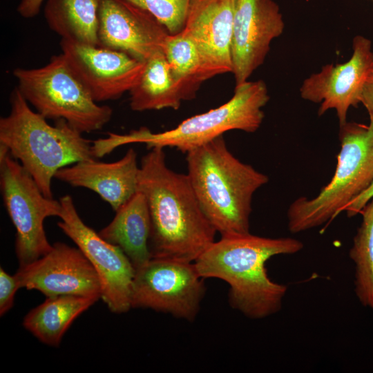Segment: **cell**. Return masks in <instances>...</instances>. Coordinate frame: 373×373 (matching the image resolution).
<instances>
[{"label":"cell","mask_w":373,"mask_h":373,"mask_svg":"<svg viewBox=\"0 0 373 373\" xmlns=\"http://www.w3.org/2000/svg\"><path fill=\"white\" fill-rule=\"evenodd\" d=\"M99 3L100 0H47L44 17L61 39L99 46Z\"/></svg>","instance_id":"21"},{"label":"cell","mask_w":373,"mask_h":373,"mask_svg":"<svg viewBox=\"0 0 373 373\" xmlns=\"http://www.w3.org/2000/svg\"><path fill=\"white\" fill-rule=\"evenodd\" d=\"M61 211L57 225L82 251L95 269L101 285V298L114 313L131 309V297L135 269L116 245L103 239L79 216L70 195L59 199Z\"/></svg>","instance_id":"10"},{"label":"cell","mask_w":373,"mask_h":373,"mask_svg":"<svg viewBox=\"0 0 373 373\" xmlns=\"http://www.w3.org/2000/svg\"><path fill=\"white\" fill-rule=\"evenodd\" d=\"M373 197V182L359 195L350 202L344 209L348 217H353L360 213L363 207Z\"/></svg>","instance_id":"26"},{"label":"cell","mask_w":373,"mask_h":373,"mask_svg":"<svg viewBox=\"0 0 373 373\" xmlns=\"http://www.w3.org/2000/svg\"><path fill=\"white\" fill-rule=\"evenodd\" d=\"M231 58L236 86L249 81L285 28L278 5L273 0H231Z\"/></svg>","instance_id":"14"},{"label":"cell","mask_w":373,"mask_h":373,"mask_svg":"<svg viewBox=\"0 0 373 373\" xmlns=\"http://www.w3.org/2000/svg\"><path fill=\"white\" fill-rule=\"evenodd\" d=\"M163 50L171 74L181 86L186 100L192 99L202 84L201 60L195 45L182 31L166 37Z\"/></svg>","instance_id":"23"},{"label":"cell","mask_w":373,"mask_h":373,"mask_svg":"<svg viewBox=\"0 0 373 373\" xmlns=\"http://www.w3.org/2000/svg\"><path fill=\"white\" fill-rule=\"evenodd\" d=\"M10 103L9 115L0 119V147L20 162L45 196L53 198L52 180L57 171L95 159L93 142L64 119L49 124L30 108L17 87L10 94Z\"/></svg>","instance_id":"4"},{"label":"cell","mask_w":373,"mask_h":373,"mask_svg":"<svg viewBox=\"0 0 373 373\" xmlns=\"http://www.w3.org/2000/svg\"><path fill=\"white\" fill-rule=\"evenodd\" d=\"M0 185L5 207L16 229L15 248L19 267L26 266L51 249L44 222L48 217L59 218L61 204L45 196L32 175L3 147Z\"/></svg>","instance_id":"8"},{"label":"cell","mask_w":373,"mask_h":373,"mask_svg":"<svg viewBox=\"0 0 373 373\" xmlns=\"http://www.w3.org/2000/svg\"><path fill=\"white\" fill-rule=\"evenodd\" d=\"M269 100L264 81H247L235 87L233 95L226 103L189 117L174 128L153 133L142 127L125 135L110 133L103 144L108 152L121 145L144 143L149 149L171 147L186 153L229 131L256 132L264 119L262 108Z\"/></svg>","instance_id":"5"},{"label":"cell","mask_w":373,"mask_h":373,"mask_svg":"<svg viewBox=\"0 0 373 373\" xmlns=\"http://www.w3.org/2000/svg\"><path fill=\"white\" fill-rule=\"evenodd\" d=\"M44 0H21L17 7L19 14L24 18L37 15Z\"/></svg>","instance_id":"28"},{"label":"cell","mask_w":373,"mask_h":373,"mask_svg":"<svg viewBox=\"0 0 373 373\" xmlns=\"http://www.w3.org/2000/svg\"><path fill=\"white\" fill-rule=\"evenodd\" d=\"M62 54L93 99L119 98L140 81L146 61L117 50L61 39Z\"/></svg>","instance_id":"12"},{"label":"cell","mask_w":373,"mask_h":373,"mask_svg":"<svg viewBox=\"0 0 373 373\" xmlns=\"http://www.w3.org/2000/svg\"><path fill=\"white\" fill-rule=\"evenodd\" d=\"M19 282L15 275L11 276L1 267L0 269V315L3 316L14 305L15 296L19 289Z\"/></svg>","instance_id":"25"},{"label":"cell","mask_w":373,"mask_h":373,"mask_svg":"<svg viewBox=\"0 0 373 373\" xmlns=\"http://www.w3.org/2000/svg\"><path fill=\"white\" fill-rule=\"evenodd\" d=\"M341 149L334 174L312 198L300 197L289 205L288 229L297 233L334 219L373 182V119L365 125L340 126Z\"/></svg>","instance_id":"6"},{"label":"cell","mask_w":373,"mask_h":373,"mask_svg":"<svg viewBox=\"0 0 373 373\" xmlns=\"http://www.w3.org/2000/svg\"><path fill=\"white\" fill-rule=\"evenodd\" d=\"M186 154L190 182L216 231L221 237L250 233L253 195L268 177L236 157L223 135Z\"/></svg>","instance_id":"3"},{"label":"cell","mask_w":373,"mask_h":373,"mask_svg":"<svg viewBox=\"0 0 373 373\" xmlns=\"http://www.w3.org/2000/svg\"><path fill=\"white\" fill-rule=\"evenodd\" d=\"M360 103L366 108L370 119H373V71L368 76L363 86Z\"/></svg>","instance_id":"27"},{"label":"cell","mask_w":373,"mask_h":373,"mask_svg":"<svg viewBox=\"0 0 373 373\" xmlns=\"http://www.w3.org/2000/svg\"><path fill=\"white\" fill-rule=\"evenodd\" d=\"M150 12L175 35L184 30L190 0H126Z\"/></svg>","instance_id":"24"},{"label":"cell","mask_w":373,"mask_h":373,"mask_svg":"<svg viewBox=\"0 0 373 373\" xmlns=\"http://www.w3.org/2000/svg\"><path fill=\"white\" fill-rule=\"evenodd\" d=\"M128 93L130 107L137 112L177 110L186 100L181 86L171 74L164 52H157L146 61L140 81Z\"/></svg>","instance_id":"20"},{"label":"cell","mask_w":373,"mask_h":373,"mask_svg":"<svg viewBox=\"0 0 373 373\" xmlns=\"http://www.w3.org/2000/svg\"><path fill=\"white\" fill-rule=\"evenodd\" d=\"M137 191L144 194L149 211L151 258L194 262L215 242L217 231L188 175L168 167L164 148L153 147L142 157Z\"/></svg>","instance_id":"1"},{"label":"cell","mask_w":373,"mask_h":373,"mask_svg":"<svg viewBox=\"0 0 373 373\" xmlns=\"http://www.w3.org/2000/svg\"><path fill=\"white\" fill-rule=\"evenodd\" d=\"M12 74L24 99L46 119H64L82 133L99 130L111 119L112 108L93 99L62 53L44 66L17 68Z\"/></svg>","instance_id":"7"},{"label":"cell","mask_w":373,"mask_h":373,"mask_svg":"<svg viewBox=\"0 0 373 373\" xmlns=\"http://www.w3.org/2000/svg\"><path fill=\"white\" fill-rule=\"evenodd\" d=\"M303 248L301 241L289 237L267 238L252 235L221 237L194 262L203 278H216L229 286L230 306L245 316L260 319L278 312L287 290L270 279L266 262L276 255L294 254Z\"/></svg>","instance_id":"2"},{"label":"cell","mask_w":373,"mask_h":373,"mask_svg":"<svg viewBox=\"0 0 373 373\" xmlns=\"http://www.w3.org/2000/svg\"><path fill=\"white\" fill-rule=\"evenodd\" d=\"M360 213L363 220L350 256L356 265V294L363 305L373 308V197Z\"/></svg>","instance_id":"22"},{"label":"cell","mask_w":373,"mask_h":373,"mask_svg":"<svg viewBox=\"0 0 373 373\" xmlns=\"http://www.w3.org/2000/svg\"><path fill=\"white\" fill-rule=\"evenodd\" d=\"M20 288L46 297L80 296L101 298V285L91 263L77 247L57 242L39 259L19 267L15 274Z\"/></svg>","instance_id":"13"},{"label":"cell","mask_w":373,"mask_h":373,"mask_svg":"<svg viewBox=\"0 0 373 373\" xmlns=\"http://www.w3.org/2000/svg\"><path fill=\"white\" fill-rule=\"evenodd\" d=\"M373 71L371 41L361 35L354 37L352 55L342 64H328L320 72L305 79L300 88L303 99L321 104L318 114L336 111L341 125L347 122L348 111L360 103L363 86Z\"/></svg>","instance_id":"11"},{"label":"cell","mask_w":373,"mask_h":373,"mask_svg":"<svg viewBox=\"0 0 373 373\" xmlns=\"http://www.w3.org/2000/svg\"><path fill=\"white\" fill-rule=\"evenodd\" d=\"M139 171L137 154L130 149L116 162L79 161L61 168L55 178L95 192L117 211L137 191Z\"/></svg>","instance_id":"17"},{"label":"cell","mask_w":373,"mask_h":373,"mask_svg":"<svg viewBox=\"0 0 373 373\" xmlns=\"http://www.w3.org/2000/svg\"><path fill=\"white\" fill-rule=\"evenodd\" d=\"M115 212L112 221L98 233L119 247L137 269L151 258V218L144 194L137 191Z\"/></svg>","instance_id":"18"},{"label":"cell","mask_w":373,"mask_h":373,"mask_svg":"<svg viewBox=\"0 0 373 373\" xmlns=\"http://www.w3.org/2000/svg\"><path fill=\"white\" fill-rule=\"evenodd\" d=\"M99 299L80 296L47 297L26 315L23 325L41 343L57 347L75 319Z\"/></svg>","instance_id":"19"},{"label":"cell","mask_w":373,"mask_h":373,"mask_svg":"<svg viewBox=\"0 0 373 373\" xmlns=\"http://www.w3.org/2000/svg\"><path fill=\"white\" fill-rule=\"evenodd\" d=\"M195 263L151 258L135 269L131 308H148L193 321L200 310L206 287Z\"/></svg>","instance_id":"9"},{"label":"cell","mask_w":373,"mask_h":373,"mask_svg":"<svg viewBox=\"0 0 373 373\" xmlns=\"http://www.w3.org/2000/svg\"><path fill=\"white\" fill-rule=\"evenodd\" d=\"M182 32L198 50L202 83L216 75L232 73L231 0H190Z\"/></svg>","instance_id":"16"},{"label":"cell","mask_w":373,"mask_h":373,"mask_svg":"<svg viewBox=\"0 0 373 373\" xmlns=\"http://www.w3.org/2000/svg\"><path fill=\"white\" fill-rule=\"evenodd\" d=\"M169 35L160 21L138 6L126 0H100L99 46L146 61L164 52Z\"/></svg>","instance_id":"15"}]
</instances>
